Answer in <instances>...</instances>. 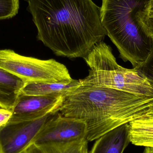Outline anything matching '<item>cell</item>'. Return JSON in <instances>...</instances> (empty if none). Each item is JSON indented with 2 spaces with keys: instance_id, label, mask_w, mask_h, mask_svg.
<instances>
[{
  "instance_id": "cell-21",
  "label": "cell",
  "mask_w": 153,
  "mask_h": 153,
  "mask_svg": "<svg viewBox=\"0 0 153 153\" xmlns=\"http://www.w3.org/2000/svg\"><path fill=\"white\" fill-rule=\"evenodd\" d=\"M146 11H147V12H148L151 13H153V11H148L147 10H146Z\"/></svg>"
},
{
  "instance_id": "cell-17",
  "label": "cell",
  "mask_w": 153,
  "mask_h": 153,
  "mask_svg": "<svg viewBox=\"0 0 153 153\" xmlns=\"http://www.w3.org/2000/svg\"><path fill=\"white\" fill-rule=\"evenodd\" d=\"M11 110L0 108V127L6 125L12 117Z\"/></svg>"
},
{
  "instance_id": "cell-6",
  "label": "cell",
  "mask_w": 153,
  "mask_h": 153,
  "mask_svg": "<svg viewBox=\"0 0 153 153\" xmlns=\"http://www.w3.org/2000/svg\"><path fill=\"white\" fill-rule=\"evenodd\" d=\"M52 114L34 120L10 119L0 127V153H24Z\"/></svg>"
},
{
  "instance_id": "cell-3",
  "label": "cell",
  "mask_w": 153,
  "mask_h": 153,
  "mask_svg": "<svg viewBox=\"0 0 153 153\" xmlns=\"http://www.w3.org/2000/svg\"><path fill=\"white\" fill-rule=\"evenodd\" d=\"M100 17L107 36L117 47L123 61L134 68L141 66L152 49V39L136 19L138 12L152 0H102Z\"/></svg>"
},
{
  "instance_id": "cell-2",
  "label": "cell",
  "mask_w": 153,
  "mask_h": 153,
  "mask_svg": "<svg viewBox=\"0 0 153 153\" xmlns=\"http://www.w3.org/2000/svg\"><path fill=\"white\" fill-rule=\"evenodd\" d=\"M152 108V97L81 85L64 97L58 112L64 117L84 122L86 140L92 142L144 116Z\"/></svg>"
},
{
  "instance_id": "cell-15",
  "label": "cell",
  "mask_w": 153,
  "mask_h": 153,
  "mask_svg": "<svg viewBox=\"0 0 153 153\" xmlns=\"http://www.w3.org/2000/svg\"><path fill=\"white\" fill-rule=\"evenodd\" d=\"M136 19L142 28L148 35H153V13L148 12L145 9L137 12Z\"/></svg>"
},
{
  "instance_id": "cell-1",
  "label": "cell",
  "mask_w": 153,
  "mask_h": 153,
  "mask_svg": "<svg viewBox=\"0 0 153 153\" xmlns=\"http://www.w3.org/2000/svg\"><path fill=\"white\" fill-rule=\"evenodd\" d=\"M37 38L56 55L85 58L107 32L92 0H25Z\"/></svg>"
},
{
  "instance_id": "cell-9",
  "label": "cell",
  "mask_w": 153,
  "mask_h": 153,
  "mask_svg": "<svg viewBox=\"0 0 153 153\" xmlns=\"http://www.w3.org/2000/svg\"><path fill=\"white\" fill-rule=\"evenodd\" d=\"M96 140L89 153H123L130 143L128 123L109 131Z\"/></svg>"
},
{
  "instance_id": "cell-5",
  "label": "cell",
  "mask_w": 153,
  "mask_h": 153,
  "mask_svg": "<svg viewBox=\"0 0 153 153\" xmlns=\"http://www.w3.org/2000/svg\"><path fill=\"white\" fill-rule=\"evenodd\" d=\"M0 67L27 82H71L67 67L54 59L23 56L10 49L0 50Z\"/></svg>"
},
{
  "instance_id": "cell-13",
  "label": "cell",
  "mask_w": 153,
  "mask_h": 153,
  "mask_svg": "<svg viewBox=\"0 0 153 153\" xmlns=\"http://www.w3.org/2000/svg\"><path fill=\"white\" fill-rule=\"evenodd\" d=\"M128 124L130 143L138 146L153 148V122L137 118Z\"/></svg>"
},
{
  "instance_id": "cell-4",
  "label": "cell",
  "mask_w": 153,
  "mask_h": 153,
  "mask_svg": "<svg viewBox=\"0 0 153 153\" xmlns=\"http://www.w3.org/2000/svg\"><path fill=\"white\" fill-rule=\"evenodd\" d=\"M84 59L90 70L87 76L79 80L81 85L153 97V85L147 78L136 68L120 65L111 48L103 41L97 44Z\"/></svg>"
},
{
  "instance_id": "cell-12",
  "label": "cell",
  "mask_w": 153,
  "mask_h": 153,
  "mask_svg": "<svg viewBox=\"0 0 153 153\" xmlns=\"http://www.w3.org/2000/svg\"><path fill=\"white\" fill-rule=\"evenodd\" d=\"M88 142L84 139L68 143H33L24 153H88Z\"/></svg>"
},
{
  "instance_id": "cell-19",
  "label": "cell",
  "mask_w": 153,
  "mask_h": 153,
  "mask_svg": "<svg viewBox=\"0 0 153 153\" xmlns=\"http://www.w3.org/2000/svg\"><path fill=\"white\" fill-rule=\"evenodd\" d=\"M138 118H142L143 119L146 120H148L151 122H153V117H150L149 116H142Z\"/></svg>"
},
{
  "instance_id": "cell-14",
  "label": "cell",
  "mask_w": 153,
  "mask_h": 153,
  "mask_svg": "<svg viewBox=\"0 0 153 153\" xmlns=\"http://www.w3.org/2000/svg\"><path fill=\"white\" fill-rule=\"evenodd\" d=\"M19 0H0V20L11 19L18 14Z\"/></svg>"
},
{
  "instance_id": "cell-10",
  "label": "cell",
  "mask_w": 153,
  "mask_h": 153,
  "mask_svg": "<svg viewBox=\"0 0 153 153\" xmlns=\"http://www.w3.org/2000/svg\"><path fill=\"white\" fill-rule=\"evenodd\" d=\"M25 84L22 79L0 67V108L11 109Z\"/></svg>"
},
{
  "instance_id": "cell-18",
  "label": "cell",
  "mask_w": 153,
  "mask_h": 153,
  "mask_svg": "<svg viewBox=\"0 0 153 153\" xmlns=\"http://www.w3.org/2000/svg\"><path fill=\"white\" fill-rule=\"evenodd\" d=\"M146 10L150 11H153V0H152L146 6Z\"/></svg>"
},
{
  "instance_id": "cell-11",
  "label": "cell",
  "mask_w": 153,
  "mask_h": 153,
  "mask_svg": "<svg viewBox=\"0 0 153 153\" xmlns=\"http://www.w3.org/2000/svg\"><path fill=\"white\" fill-rule=\"evenodd\" d=\"M80 81L61 82L25 83L21 94L29 95H62L65 96L81 85Z\"/></svg>"
},
{
  "instance_id": "cell-16",
  "label": "cell",
  "mask_w": 153,
  "mask_h": 153,
  "mask_svg": "<svg viewBox=\"0 0 153 153\" xmlns=\"http://www.w3.org/2000/svg\"><path fill=\"white\" fill-rule=\"evenodd\" d=\"M152 39V49L151 53L145 62L137 69L143 75H144L153 85V35H151Z\"/></svg>"
},
{
  "instance_id": "cell-20",
  "label": "cell",
  "mask_w": 153,
  "mask_h": 153,
  "mask_svg": "<svg viewBox=\"0 0 153 153\" xmlns=\"http://www.w3.org/2000/svg\"><path fill=\"white\" fill-rule=\"evenodd\" d=\"M143 153H153V148L152 147H146Z\"/></svg>"
},
{
  "instance_id": "cell-7",
  "label": "cell",
  "mask_w": 153,
  "mask_h": 153,
  "mask_svg": "<svg viewBox=\"0 0 153 153\" xmlns=\"http://www.w3.org/2000/svg\"><path fill=\"white\" fill-rule=\"evenodd\" d=\"M87 126L83 121L61 115H51L37 136L34 143H68L86 139Z\"/></svg>"
},
{
  "instance_id": "cell-8",
  "label": "cell",
  "mask_w": 153,
  "mask_h": 153,
  "mask_svg": "<svg viewBox=\"0 0 153 153\" xmlns=\"http://www.w3.org/2000/svg\"><path fill=\"white\" fill-rule=\"evenodd\" d=\"M65 96L29 95L20 94L11 109V119L34 120L58 112Z\"/></svg>"
}]
</instances>
